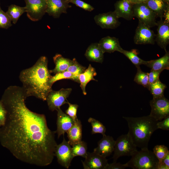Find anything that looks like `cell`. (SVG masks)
<instances>
[{
  "label": "cell",
  "instance_id": "obj_1",
  "mask_svg": "<svg viewBox=\"0 0 169 169\" xmlns=\"http://www.w3.org/2000/svg\"><path fill=\"white\" fill-rule=\"evenodd\" d=\"M27 98L22 87L10 86L5 90L1 101L7 115L0 129V141L19 160L46 166L55 156V131L48 127L45 115L28 108L25 102Z\"/></svg>",
  "mask_w": 169,
  "mask_h": 169
},
{
  "label": "cell",
  "instance_id": "obj_2",
  "mask_svg": "<svg viewBox=\"0 0 169 169\" xmlns=\"http://www.w3.org/2000/svg\"><path fill=\"white\" fill-rule=\"evenodd\" d=\"M48 59L40 57L32 67L22 70L19 78L27 97L34 96L45 101L52 89L49 81L52 76L48 67Z\"/></svg>",
  "mask_w": 169,
  "mask_h": 169
},
{
  "label": "cell",
  "instance_id": "obj_3",
  "mask_svg": "<svg viewBox=\"0 0 169 169\" xmlns=\"http://www.w3.org/2000/svg\"><path fill=\"white\" fill-rule=\"evenodd\" d=\"M127 122L129 131L127 133L136 147L141 149L148 148L150 137L158 129V121L149 115L140 117H123Z\"/></svg>",
  "mask_w": 169,
  "mask_h": 169
},
{
  "label": "cell",
  "instance_id": "obj_4",
  "mask_svg": "<svg viewBox=\"0 0 169 169\" xmlns=\"http://www.w3.org/2000/svg\"><path fill=\"white\" fill-rule=\"evenodd\" d=\"M159 160L153 152L148 148L137 151L131 159L124 164L126 167L133 169H156Z\"/></svg>",
  "mask_w": 169,
  "mask_h": 169
},
{
  "label": "cell",
  "instance_id": "obj_5",
  "mask_svg": "<svg viewBox=\"0 0 169 169\" xmlns=\"http://www.w3.org/2000/svg\"><path fill=\"white\" fill-rule=\"evenodd\" d=\"M137 151L136 146L129 135L127 134L122 135L115 141L112 157L113 162H116L121 156H131Z\"/></svg>",
  "mask_w": 169,
  "mask_h": 169
},
{
  "label": "cell",
  "instance_id": "obj_6",
  "mask_svg": "<svg viewBox=\"0 0 169 169\" xmlns=\"http://www.w3.org/2000/svg\"><path fill=\"white\" fill-rule=\"evenodd\" d=\"M133 11L134 17L139 21L151 28L156 26V16L155 13L144 3L133 4Z\"/></svg>",
  "mask_w": 169,
  "mask_h": 169
},
{
  "label": "cell",
  "instance_id": "obj_7",
  "mask_svg": "<svg viewBox=\"0 0 169 169\" xmlns=\"http://www.w3.org/2000/svg\"><path fill=\"white\" fill-rule=\"evenodd\" d=\"M151 110L149 115L157 121L169 116V101L163 95L153 98L150 102Z\"/></svg>",
  "mask_w": 169,
  "mask_h": 169
},
{
  "label": "cell",
  "instance_id": "obj_8",
  "mask_svg": "<svg viewBox=\"0 0 169 169\" xmlns=\"http://www.w3.org/2000/svg\"><path fill=\"white\" fill-rule=\"evenodd\" d=\"M72 91L71 88H62L58 91L52 90L48 94L46 100L49 109L52 111H57L62 105L67 104V98Z\"/></svg>",
  "mask_w": 169,
  "mask_h": 169
},
{
  "label": "cell",
  "instance_id": "obj_9",
  "mask_svg": "<svg viewBox=\"0 0 169 169\" xmlns=\"http://www.w3.org/2000/svg\"><path fill=\"white\" fill-rule=\"evenodd\" d=\"M28 17L33 21L41 19L46 13V0H25Z\"/></svg>",
  "mask_w": 169,
  "mask_h": 169
},
{
  "label": "cell",
  "instance_id": "obj_10",
  "mask_svg": "<svg viewBox=\"0 0 169 169\" xmlns=\"http://www.w3.org/2000/svg\"><path fill=\"white\" fill-rule=\"evenodd\" d=\"M55 156L59 164L66 168H69L74 157L72 153L71 145L64 137L62 142L56 146Z\"/></svg>",
  "mask_w": 169,
  "mask_h": 169
},
{
  "label": "cell",
  "instance_id": "obj_11",
  "mask_svg": "<svg viewBox=\"0 0 169 169\" xmlns=\"http://www.w3.org/2000/svg\"><path fill=\"white\" fill-rule=\"evenodd\" d=\"M149 26L139 21L134 37L136 44H154L156 34Z\"/></svg>",
  "mask_w": 169,
  "mask_h": 169
},
{
  "label": "cell",
  "instance_id": "obj_12",
  "mask_svg": "<svg viewBox=\"0 0 169 169\" xmlns=\"http://www.w3.org/2000/svg\"><path fill=\"white\" fill-rule=\"evenodd\" d=\"M94 19L96 23L103 29H115L120 24L114 11L99 14L94 17Z\"/></svg>",
  "mask_w": 169,
  "mask_h": 169
},
{
  "label": "cell",
  "instance_id": "obj_13",
  "mask_svg": "<svg viewBox=\"0 0 169 169\" xmlns=\"http://www.w3.org/2000/svg\"><path fill=\"white\" fill-rule=\"evenodd\" d=\"M81 161L84 169H105L108 163L106 157L94 151L88 152L84 160Z\"/></svg>",
  "mask_w": 169,
  "mask_h": 169
},
{
  "label": "cell",
  "instance_id": "obj_14",
  "mask_svg": "<svg viewBox=\"0 0 169 169\" xmlns=\"http://www.w3.org/2000/svg\"><path fill=\"white\" fill-rule=\"evenodd\" d=\"M46 13L55 18H59L62 13H67L68 8L71 7L67 0H46Z\"/></svg>",
  "mask_w": 169,
  "mask_h": 169
},
{
  "label": "cell",
  "instance_id": "obj_15",
  "mask_svg": "<svg viewBox=\"0 0 169 169\" xmlns=\"http://www.w3.org/2000/svg\"><path fill=\"white\" fill-rule=\"evenodd\" d=\"M157 34L155 41L157 44L165 51L169 44V23L165 22L163 18L157 22Z\"/></svg>",
  "mask_w": 169,
  "mask_h": 169
},
{
  "label": "cell",
  "instance_id": "obj_16",
  "mask_svg": "<svg viewBox=\"0 0 169 169\" xmlns=\"http://www.w3.org/2000/svg\"><path fill=\"white\" fill-rule=\"evenodd\" d=\"M57 111V130L55 132L59 138L62 135L68 132L74 124L75 121L68 115L64 113L61 109H58Z\"/></svg>",
  "mask_w": 169,
  "mask_h": 169
},
{
  "label": "cell",
  "instance_id": "obj_17",
  "mask_svg": "<svg viewBox=\"0 0 169 169\" xmlns=\"http://www.w3.org/2000/svg\"><path fill=\"white\" fill-rule=\"evenodd\" d=\"M133 4L128 0H120L115 4L114 12L118 18H122L128 20L134 17L133 11Z\"/></svg>",
  "mask_w": 169,
  "mask_h": 169
},
{
  "label": "cell",
  "instance_id": "obj_18",
  "mask_svg": "<svg viewBox=\"0 0 169 169\" xmlns=\"http://www.w3.org/2000/svg\"><path fill=\"white\" fill-rule=\"evenodd\" d=\"M115 142V140L112 136L105 135L98 141V146L94 149L93 151L106 158L114 151Z\"/></svg>",
  "mask_w": 169,
  "mask_h": 169
},
{
  "label": "cell",
  "instance_id": "obj_19",
  "mask_svg": "<svg viewBox=\"0 0 169 169\" xmlns=\"http://www.w3.org/2000/svg\"><path fill=\"white\" fill-rule=\"evenodd\" d=\"M98 44L103 52L113 53L115 51L120 53L123 49L120 46L118 38L107 36L101 38Z\"/></svg>",
  "mask_w": 169,
  "mask_h": 169
},
{
  "label": "cell",
  "instance_id": "obj_20",
  "mask_svg": "<svg viewBox=\"0 0 169 169\" xmlns=\"http://www.w3.org/2000/svg\"><path fill=\"white\" fill-rule=\"evenodd\" d=\"M98 43H92L87 48L84 56L90 61L102 63L104 60V54Z\"/></svg>",
  "mask_w": 169,
  "mask_h": 169
},
{
  "label": "cell",
  "instance_id": "obj_21",
  "mask_svg": "<svg viewBox=\"0 0 169 169\" xmlns=\"http://www.w3.org/2000/svg\"><path fill=\"white\" fill-rule=\"evenodd\" d=\"M67 133L68 141L71 146L82 141V127L80 120L77 118Z\"/></svg>",
  "mask_w": 169,
  "mask_h": 169
},
{
  "label": "cell",
  "instance_id": "obj_22",
  "mask_svg": "<svg viewBox=\"0 0 169 169\" xmlns=\"http://www.w3.org/2000/svg\"><path fill=\"white\" fill-rule=\"evenodd\" d=\"M96 75L95 69L90 64L87 69L78 76L80 86L84 95H86L87 94L85 88L87 84L91 80L97 81L94 78Z\"/></svg>",
  "mask_w": 169,
  "mask_h": 169
},
{
  "label": "cell",
  "instance_id": "obj_23",
  "mask_svg": "<svg viewBox=\"0 0 169 169\" xmlns=\"http://www.w3.org/2000/svg\"><path fill=\"white\" fill-rule=\"evenodd\" d=\"M145 3L155 14L156 17L163 18L164 14L169 8V4L163 0H148Z\"/></svg>",
  "mask_w": 169,
  "mask_h": 169
},
{
  "label": "cell",
  "instance_id": "obj_24",
  "mask_svg": "<svg viewBox=\"0 0 169 169\" xmlns=\"http://www.w3.org/2000/svg\"><path fill=\"white\" fill-rule=\"evenodd\" d=\"M145 65L154 70H169V51L165 52L164 55L159 59L147 61Z\"/></svg>",
  "mask_w": 169,
  "mask_h": 169
},
{
  "label": "cell",
  "instance_id": "obj_25",
  "mask_svg": "<svg viewBox=\"0 0 169 169\" xmlns=\"http://www.w3.org/2000/svg\"><path fill=\"white\" fill-rule=\"evenodd\" d=\"M55 64L54 68L49 70L50 73L56 74L66 71L72 62V60L63 57L61 54H57L53 57Z\"/></svg>",
  "mask_w": 169,
  "mask_h": 169
},
{
  "label": "cell",
  "instance_id": "obj_26",
  "mask_svg": "<svg viewBox=\"0 0 169 169\" xmlns=\"http://www.w3.org/2000/svg\"><path fill=\"white\" fill-rule=\"evenodd\" d=\"M26 12L25 7H21L14 4L10 5L6 12L13 24H15L20 17Z\"/></svg>",
  "mask_w": 169,
  "mask_h": 169
},
{
  "label": "cell",
  "instance_id": "obj_27",
  "mask_svg": "<svg viewBox=\"0 0 169 169\" xmlns=\"http://www.w3.org/2000/svg\"><path fill=\"white\" fill-rule=\"evenodd\" d=\"M166 88V85L162 83L159 79L155 82L149 84L148 90L153 98L164 95V91Z\"/></svg>",
  "mask_w": 169,
  "mask_h": 169
},
{
  "label": "cell",
  "instance_id": "obj_28",
  "mask_svg": "<svg viewBox=\"0 0 169 169\" xmlns=\"http://www.w3.org/2000/svg\"><path fill=\"white\" fill-rule=\"evenodd\" d=\"M69 79L76 82L79 83L78 76L70 72L66 71L59 73L52 76L49 81V85L52 86L53 84L56 81L63 79Z\"/></svg>",
  "mask_w": 169,
  "mask_h": 169
},
{
  "label": "cell",
  "instance_id": "obj_29",
  "mask_svg": "<svg viewBox=\"0 0 169 169\" xmlns=\"http://www.w3.org/2000/svg\"><path fill=\"white\" fill-rule=\"evenodd\" d=\"M72 146V153L74 157L80 156L84 158L86 157L88 152L87 145L85 142L81 141Z\"/></svg>",
  "mask_w": 169,
  "mask_h": 169
},
{
  "label": "cell",
  "instance_id": "obj_30",
  "mask_svg": "<svg viewBox=\"0 0 169 169\" xmlns=\"http://www.w3.org/2000/svg\"><path fill=\"white\" fill-rule=\"evenodd\" d=\"M120 53L126 57L136 68L142 64L145 65L147 61L140 58L133 50L128 51L122 49Z\"/></svg>",
  "mask_w": 169,
  "mask_h": 169
},
{
  "label": "cell",
  "instance_id": "obj_31",
  "mask_svg": "<svg viewBox=\"0 0 169 169\" xmlns=\"http://www.w3.org/2000/svg\"><path fill=\"white\" fill-rule=\"evenodd\" d=\"M137 68V72L134 79V81L137 84L148 89L149 87L148 73L143 72L140 67Z\"/></svg>",
  "mask_w": 169,
  "mask_h": 169
},
{
  "label": "cell",
  "instance_id": "obj_32",
  "mask_svg": "<svg viewBox=\"0 0 169 169\" xmlns=\"http://www.w3.org/2000/svg\"><path fill=\"white\" fill-rule=\"evenodd\" d=\"M88 121L91 124L92 126L91 134H92L100 133L103 136L105 135L106 129L102 123L92 117H90Z\"/></svg>",
  "mask_w": 169,
  "mask_h": 169
},
{
  "label": "cell",
  "instance_id": "obj_33",
  "mask_svg": "<svg viewBox=\"0 0 169 169\" xmlns=\"http://www.w3.org/2000/svg\"><path fill=\"white\" fill-rule=\"evenodd\" d=\"M72 60L70 65L66 71L78 76L85 70L86 67L80 64L75 58H74Z\"/></svg>",
  "mask_w": 169,
  "mask_h": 169
},
{
  "label": "cell",
  "instance_id": "obj_34",
  "mask_svg": "<svg viewBox=\"0 0 169 169\" xmlns=\"http://www.w3.org/2000/svg\"><path fill=\"white\" fill-rule=\"evenodd\" d=\"M153 150V153L159 162L161 161L169 151L168 148L163 145H156L154 146Z\"/></svg>",
  "mask_w": 169,
  "mask_h": 169
},
{
  "label": "cell",
  "instance_id": "obj_35",
  "mask_svg": "<svg viewBox=\"0 0 169 169\" xmlns=\"http://www.w3.org/2000/svg\"><path fill=\"white\" fill-rule=\"evenodd\" d=\"M12 20L6 13L1 9L0 4V28L8 29L12 26Z\"/></svg>",
  "mask_w": 169,
  "mask_h": 169
},
{
  "label": "cell",
  "instance_id": "obj_36",
  "mask_svg": "<svg viewBox=\"0 0 169 169\" xmlns=\"http://www.w3.org/2000/svg\"><path fill=\"white\" fill-rule=\"evenodd\" d=\"M69 3H72L86 11L91 12L94 8L90 4L81 0H67Z\"/></svg>",
  "mask_w": 169,
  "mask_h": 169
},
{
  "label": "cell",
  "instance_id": "obj_37",
  "mask_svg": "<svg viewBox=\"0 0 169 169\" xmlns=\"http://www.w3.org/2000/svg\"><path fill=\"white\" fill-rule=\"evenodd\" d=\"M67 104L69 107L65 111V113L75 121L77 119V113L79 105L76 104H72L69 102Z\"/></svg>",
  "mask_w": 169,
  "mask_h": 169
},
{
  "label": "cell",
  "instance_id": "obj_38",
  "mask_svg": "<svg viewBox=\"0 0 169 169\" xmlns=\"http://www.w3.org/2000/svg\"><path fill=\"white\" fill-rule=\"evenodd\" d=\"M162 70H154L151 69L150 72L148 73L149 83L151 84L159 79V77Z\"/></svg>",
  "mask_w": 169,
  "mask_h": 169
},
{
  "label": "cell",
  "instance_id": "obj_39",
  "mask_svg": "<svg viewBox=\"0 0 169 169\" xmlns=\"http://www.w3.org/2000/svg\"><path fill=\"white\" fill-rule=\"evenodd\" d=\"M158 129L164 130H169V116L161 121H158L156 124Z\"/></svg>",
  "mask_w": 169,
  "mask_h": 169
},
{
  "label": "cell",
  "instance_id": "obj_40",
  "mask_svg": "<svg viewBox=\"0 0 169 169\" xmlns=\"http://www.w3.org/2000/svg\"><path fill=\"white\" fill-rule=\"evenodd\" d=\"M7 112L2 102L0 104V125H3L5 123L6 118Z\"/></svg>",
  "mask_w": 169,
  "mask_h": 169
},
{
  "label": "cell",
  "instance_id": "obj_41",
  "mask_svg": "<svg viewBox=\"0 0 169 169\" xmlns=\"http://www.w3.org/2000/svg\"><path fill=\"white\" fill-rule=\"evenodd\" d=\"M126 167L124 164H121L120 162H113L111 163H108L105 169H124Z\"/></svg>",
  "mask_w": 169,
  "mask_h": 169
},
{
  "label": "cell",
  "instance_id": "obj_42",
  "mask_svg": "<svg viewBox=\"0 0 169 169\" xmlns=\"http://www.w3.org/2000/svg\"><path fill=\"white\" fill-rule=\"evenodd\" d=\"M159 162H161L169 167V151L167 153L165 156Z\"/></svg>",
  "mask_w": 169,
  "mask_h": 169
},
{
  "label": "cell",
  "instance_id": "obj_43",
  "mask_svg": "<svg viewBox=\"0 0 169 169\" xmlns=\"http://www.w3.org/2000/svg\"><path fill=\"white\" fill-rule=\"evenodd\" d=\"M163 18H164L163 20L165 22L169 23V8L166 11Z\"/></svg>",
  "mask_w": 169,
  "mask_h": 169
},
{
  "label": "cell",
  "instance_id": "obj_44",
  "mask_svg": "<svg viewBox=\"0 0 169 169\" xmlns=\"http://www.w3.org/2000/svg\"><path fill=\"white\" fill-rule=\"evenodd\" d=\"M169 167L161 162H159L156 167V169H169Z\"/></svg>",
  "mask_w": 169,
  "mask_h": 169
},
{
  "label": "cell",
  "instance_id": "obj_45",
  "mask_svg": "<svg viewBox=\"0 0 169 169\" xmlns=\"http://www.w3.org/2000/svg\"><path fill=\"white\" fill-rule=\"evenodd\" d=\"M133 4L145 3L148 0H128Z\"/></svg>",
  "mask_w": 169,
  "mask_h": 169
},
{
  "label": "cell",
  "instance_id": "obj_46",
  "mask_svg": "<svg viewBox=\"0 0 169 169\" xmlns=\"http://www.w3.org/2000/svg\"><path fill=\"white\" fill-rule=\"evenodd\" d=\"M164 1L168 4H169V0H163Z\"/></svg>",
  "mask_w": 169,
  "mask_h": 169
},
{
  "label": "cell",
  "instance_id": "obj_47",
  "mask_svg": "<svg viewBox=\"0 0 169 169\" xmlns=\"http://www.w3.org/2000/svg\"><path fill=\"white\" fill-rule=\"evenodd\" d=\"M1 102L0 101V104H1Z\"/></svg>",
  "mask_w": 169,
  "mask_h": 169
},
{
  "label": "cell",
  "instance_id": "obj_48",
  "mask_svg": "<svg viewBox=\"0 0 169 169\" xmlns=\"http://www.w3.org/2000/svg\"></svg>",
  "mask_w": 169,
  "mask_h": 169
}]
</instances>
